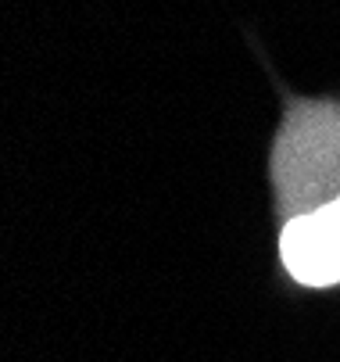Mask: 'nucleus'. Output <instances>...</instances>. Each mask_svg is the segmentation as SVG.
I'll return each instance as SVG.
<instances>
[{
    "mask_svg": "<svg viewBox=\"0 0 340 362\" xmlns=\"http://www.w3.org/2000/svg\"><path fill=\"white\" fill-rule=\"evenodd\" d=\"M279 255L290 276L308 287L340 280V197L319 212L294 216L279 233Z\"/></svg>",
    "mask_w": 340,
    "mask_h": 362,
    "instance_id": "1",
    "label": "nucleus"
}]
</instances>
